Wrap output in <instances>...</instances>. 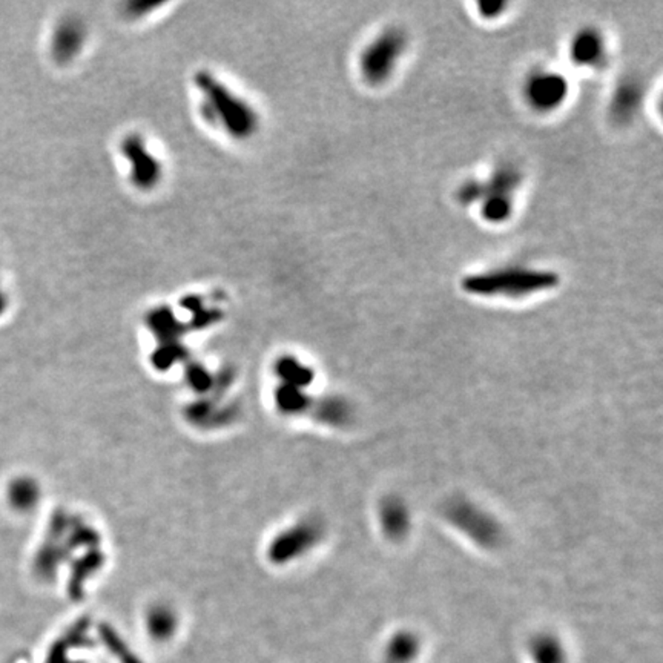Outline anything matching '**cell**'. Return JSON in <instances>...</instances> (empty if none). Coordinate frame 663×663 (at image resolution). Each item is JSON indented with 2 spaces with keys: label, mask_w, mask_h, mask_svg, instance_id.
Instances as JSON below:
<instances>
[{
  "label": "cell",
  "mask_w": 663,
  "mask_h": 663,
  "mask_svg": "<svg viewBox=\"0 0 663 663\" xmlns=\"http://www.w3.org/2000/svg\"><path fill=\"white\" fill-rule=\"evenodd\" d=\"M120 153L129 166L132 186L142 192H151L159 186L163 178V165L140 134H128L121 140Z\"/></svg>",
  "instance_id": "277c9868"
},
{
  "label": "cell",
  "mask_w": 663,
  "mask_h": 663,
  "mask_svg": "<svg viewBox=\"0 0 663 663\" xmlns=\"http://www.w3.org/2000/svg\"><path fill=\"white\" fill-rule=\"evenodd\" d=\"M194 83L202 97L200 111L209 125L219 128L238 142L249 140L257 134L260 127L257 111L242 95L234 93L212 72H197Z\"/></svg>",
  "instance_id": "6da1fadb"
},
{
  "label": "cell",
  "mask_w": 663,
  "mask_h": 663,
  "mask_svg": "<svg viewBox=\"0 0 663 663\" xmlns=\"http://www.w3.org/2000/svg\"><path fill=\"white\" fill-rule=\"evenodd\" d=\"M477 8H479V12L484 17L492 19V17L499 16L501 12H504L507 4L505 2H481Z\"/></svg>",
  "instance_id": "e0dca14e"
},
{
  "label": "cell",
  "mask_w": 663,
  "mask_h": 663,
  "mask_svg": "<svg viewBox=\"0 0 663 663\" xmlns=\"http://www.w3.org/2000/svg\"><path fill=\"white\" fill-rule=\"evenodd\" d=\"M521 170L516 166H499L498 170H494L493 176L490 177V180L484 183V197L493 195V197L513 198V194L521 185Z\"/></svg>",
  "instance_id": "9c48e42d"
},
{
  "label": "cell",
  "mask_w": 663,
  "mask_h": 663,
  "mask_svg": "<svg viewBox=\"0 0 663 663\" xmlns=\"http://www.w3.org/2000/svg\"><path fill=\"white\" fill-rule=\"evenodd\" d=\"M605 40L594 28H584L570 45L571 59L576 65L599 66L605 61Z\"/></svg>",
  "instance_id": "8992f818"
},
{
  "label": "cell",
  "mask_w": 663,
  "mask_h": 663,
  "mask_svg": "<svg viewBox=\"0 0 663 663\" xmlns=\"http://www.w3.org/2000/svg\"><path fill=\"white\" fill-rule=\"evenodd\" d=\"M642 100V87L634 80H626L620 83L616 93L609 111L614 119L617 121L630 120L633 115L636 114Z\"/></svg>",
  "instance_id": "ba28073f"
},
{
  "label": "cell",
  "mask_w": 663,
  "mask_h": 663,
  "mask_svg": "<svg viewBox=\"0 0 663 663\" xmlns=\"http://www.w3.org/2000/svg\"><path fill=\"white\" fill-rule=\"evenodd\" d=\"M183 306L186 307L187 311L194 315V319L197 321V324H209L215 319L214 311L208 309V306L204 304L203 298H200V296H186L183 300Z\"/></svg>",
  "instance_id": "5bb4252c"
},
{
  "label": "cell",
  "mask_w": 663,
  "mask_h": 663,
  "mask_svg": "<svg viewBox=\"0 0 663 663\" xmlns=\"http://www.w3.org/2000/svg\"><path fill=\"white\" fill-rule=\"evenodd\" d=\"M406 46V34L400 28H389L379 34L372 44L366 46L360 59V70L366 82L372 85L385 82L395 71Z\"/></svg>",
  "instance_id": "3957f363"
},
{
  "label": "cell",
  "mask_w": 663,
  "mask_h": 663,
  "mask_svg": "<svg viewBox=\"0 0 663 663\" xmlns=\"http://www.w3.org/2000/svg\"><path fill=\"white\" fill-rule=\"evenodd\" d=\"M148 628L155 641H170L177 628L176 616L170 609H155L149 616Z\"/></svg>",
  "instance_id": "30bf717a"
},
{
  "label": "cell",
  "mask_w": 663,
  "mask_h": 663,
  "mask_svg": "<svg viewBox=\"0 0 663 663\" xmlns=\"http://www.w3.org/2000/svg\"><path fill=\"white\" fill-rule=\"evenodd\" d=\"M537 663H562V650L551 639H541L533 648Z\"/></svg>",
  "instance_id": "4fadbf2b"
},
{
  "label": "cell",
  "mask_w": 663,
  "mask_h": 663,
  "mask_svg": "<svg viewBox=\"0 0 663 663\" xmlns=\"http://www.w3.org/2000/svg\"><path fill=\"white\" fill-rule=\"evenodd\" d=\"M484 183L483 181H467L458 191V200L462 204H473L483 200Z\"/></svg>",
  "instance_id": "2e32d148"
},
{
  "label": "cell",
  "mask_w": 663,
  "mask_h": 663,
  "mask_svg": "<svg viewBox=\"0 0 663 663\" xmlns=\"http://www.w3.org/2000/svg\"><path fill=\"white\" fill-rule=\"evenodd\" d=\"M83 45H85V28L82 23L70 19L57 28L53 48L59 61H71L82 51Z\"/></svg>",
  "instance_id": "52a82bcc"
},
{
  "label": "cell",
  "mask_w": 663,
  "mask_h": 663,
  "mask_svg": "<svg viewBox=\"0 0 663 663\" xmlns=\"http://www.w3.org/2000/svg\"><path fill=\"white\" fill-rule=\"evenodd\" d=\"M102 637H104L106 647L110 648V651L114 652L115 658L119 659V662L143 663L137 654H134L131 648L128 647L127 643L121 641L119 634L110 626H104L102 628Z\"/></svg>",
  "instance_id": "7c38bea8"
},
{
  "label": "cell",
  "mask_w": 663,
  "mask_h": 663,
  "mask_svg": "<svg viewBox=\"0 0 663 663\" xmlns=\"http://www.w3.org/2000/svg\"><path fill=\"white\" fill-rule=\"evenodd\" d=\"M481 202L483 217L490 223H502L513 212V198L487 195Z\"/></svg>",
  "instance_id": "8fae6325"
},
{
  "label": "cell",
  "mask_w": 663,
  "mask_h": 663,
  "mask_svg": "<svg viewBox=\"0 0 663 663\" xmlns=\"http://www.w3.org/2000/svg\"><path fill=\"white\" fill-rule=\"evenodd\" d=\"M390 659L395 663L407 662L415 654V642L409 637H398L389 648Z\"/></svg>",
  "instance_id": "9a60e30c"
},
{
  "label": "cell",
  "mask_w": 663,
  "mask_h": 663,
  "mask_svg": "<svg viewBox=\"0 0 663 663\" xmlns=\"http://www.w3.org/2000/svg\"><path fill=\"white\" fill-rule=\"evenodd\" d=\"M567 94L568 83L558 72H536L526 80V97L535 110H556L564 104Z\"/></svg>",
  "instance_id": "5b68a950"
},
{
  "label": "cell",
  "mask_w": 663,
  "mask_h": 663,
  "mask_svg": "<svg viewBox=\"0 0 663 663\" xmlns=\"http://www.w3.org/2000/svg\"><path fill=\"white\" fill-rule=\"evenodd\" d=\"M559 285V275L543 269L504 268L483 274L468 275L462 280V289L481 296L532 295L550 291Z\"/></svg>",
  "instance_id": "7a4b0ae2"
}]
</instances>
